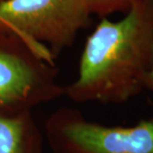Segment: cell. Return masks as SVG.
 I'll use <instances>...</instances> for the list:
<instances>
[{
    "label": "cell",
    "instance_id": "1",
    "mask_svg": "<svg viewBox=\"0 0 153 153\" xmlns=\"http://www.w3.org/2000/svg\"><path fill=\"white\" fill-rule=\"evenodd\" d=\"M153 66V0H135L118 21L103 17L87 38L77 78L64 87L75 103L123 105L144 90Z\"/></svg>",
    "mask_w": 153,
    "mask_h": 153
},
{
    "label": "cell",
    "instance_id": "2",
    "mask_svg": "<svg viewBox=\"0 0 153 153\" xmlns=\"http://www.w3.org/2000/svg\"><path fill=\"white\" fill-rule=\"evenodd\" d=\"M91 15L87 0H0V23L50 65L73 43Z\"/></svg>",
    "mask_w": 153,
    "mask_h": 153
},
{
    "label": "cell",
    "instance_id": "3",
    "mask_svg": "<svg viewBox=\"0 0 153 153\" xmlns=\"http://www.w3.org/2000/svg\"><path fill=\"white\" fill-rule=\"evenodd\" d=\"M43 133L51 153H153V118L132 126H107L61 107L48 116Z\"/></svg>",
    "mask_w": 153,
    "mask_h": 153
},
{
    "label": "cell",
    "instance_id": "4",
    "mask_svg": "<svg viewBox=\"0 0 153 153\" xmlns=\"http://www.w3.org/2000/svg\"><path fill=\"white\" fill-rule=\"evenodd\" d=\"M50 65L20 42L0 43V115L30 112L34 107L64 96Z\"/></svg>",
    "mask_w": 153,
    "mask_h": 153
},
{
    "label": "cell",
    "instance_id": "5",
    "mask_svg": "<svg viewBox=\"0 0 153 153\" xmlns=\"http://www.w3.org/2000/svg\"><path fill=\"white\" fill-rule=\"evenodd\" d=\"M44 139L32 112L0 115V153H44Z\"/></svg>",
    "mask_w": 153,
    "mask_h": 153
},
{
    "label": "cell",
    "instance_id": "6",
    "mask_svg": "<svg viewBox=\"0 0 153 153\" xmlns=\"http://www.w3.org/2000/svg\"><path fill=\"white\" fill-rule=\"evenodd\" d=\"M135 0H87L90 11L100 17L117 12L126 13Z\"/></svg>",
    "mask_w": 153,
    "mask_h": 153
},
{
    "label": "cell",
    "instance_id": "7",
    "mask_svg": "<svg viewBox=\"0 0 153 153\" xmlns=\"http://www.w3.org/2000/svg\"><path fill=\"white\" fill-rule=\"evenodd\" d=\"M12 42H18V40L0 23V43H12Z\"/></svg>",
    "mask_w": 153,
    "mask_h": 153
},
{
    "label": "cell",
    "instance_id": "8",
    "mask_svg": "<svg viewBox=\"0 0 153 153\" xmlns=\"http://www.w3.org/2000/svg\"><path fill=\"white\" fill-rule=\"evenodd\" d=\"M144 90H147L153 93V66L144 80Z\"/></svg>",
    "mask_w": 153,
    "mask_h": 153
}]
</instances>
